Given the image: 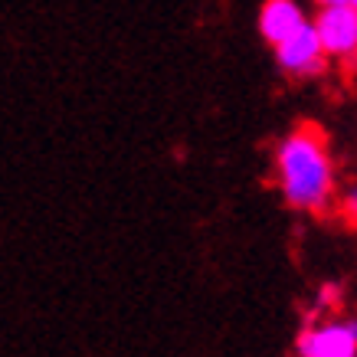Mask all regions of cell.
Instances as JSON below:
<instances>
[{
    "instance_id": "6da1fadb",
    "label": "cell",
    "mask_w": 357,
    "mask_h": 357,
    "mask_svg": "<svg viewBox=\"0 0 357 357\" xmlns=\"http://www.w3.org/2000/svg\"><path fill=\"white\" fill-rule=\"evenodd\" d=\"M275 167H279L282 194L295 210H314V213L325 210L335 190V171H331L325 135L314 125H302L282 141Z\"/></svg>"
},
{
    "instance_id": "7a4b0ae2",
    "label": "cell",
    "mask_w": 357,
    "mask_h": 357,
    "mask_svg": "<svg viewBox=\"0 0 357 357\" xmlns=\"http://www.w3.org/2000/svg\"><path fill=\"white\" fill-rule=\"evenodd\" d=\"M275 59L292 76H318L325 69V46L318 40L314 23L302 20L289 36L275 43Z\"/></svg>"
},
{
    "instance_id": "3957f363",
    "label": "cell",
    "mask_w": 357,
    "mask_h": 357,
    "mask_svg": "<svg viewBox=\"0 0 357 357\" xmlns=\"http://www.w3.org/2000/svg\"><path fill=\"white\" fill-rule=\"evenodd\" d=\"M314 30L325 46V56H337L351 66L357 63V7H347V3L321 7Z\"/></svg>"
},
{
    "instance_id": "277c9868",
    "label": "cell",
    "mask_w": 357,
    "mask_h": 357,
    "mask_svg": "<svg viewBox=\"0 0 357 357\" xmlns=\"http://www.w3.org/2000/svg\"><path fill=\"white\" fill-rule=\"evenodd\" d=\"M298 354L305 357H354L357 321H335L325 328H305L298 335Z\"/></svg>"
},
{
    "instance_id": "5b68a950",
    "label": "cell",
    "mask_w": 357,
    "mask_h": 357,
    "mask_svg": "<svg viewBox=\"0 0 357 357\" xmlns=\"http://www.w3.org/2000/svg\"><path fill=\"white\" fill-rule=\"evenodd\" d=\"M302 20L305 13L295 0H266L259 13V33L266 36V43L275 46L282 36H289Z\"/></svg>"
},
{
    "instance_id": "8992f818",
    "label": "cell",
    "mask_w": 357,
    "mask_h": 357,
    "mask_svg": "<svg viewBox=\"0 0 357 357\" xmlns=\"http://www.w3.org/2000/svg\"><path fill=\"white\" fill-rule=\"evenodd\" d=\"M344 217L351 220V223H357V187L347 190V197H344Z\"/></svg>"
},
{
    "instance_id": "52a82bcc",
    "label": "cell",
    "mask_w": 357,
    "mask_h": 357,
    "mask_svg": "<svg viewBox=\"0 0 357 357\" xmlns=\"http://www.w3.org/2000/svg\"><path fill=\"white\" fill-rule=\"evenodd\" d=\"M337 285H325V289H321V305H337Z\"/></svg>"
},
{
    "instance_id": "ba28073f",
    "label": "cell",
    "mask_w": 357,
    "mask_h": 357,
    "mask_svg": "<svg viewBox=\"0 0 357 357\" xmlns=\"http://www.w3.org/2000/svg\"><path fill=\"white\" fill-rule=\"evenodd\" d=\"M318 3H321V7H331V3H347V7H351V0H318Z\"/></svg>"
},
{
    "instance_id": "9c48e42d",
    "label": "cell",
    "mask_w": 357,
    "mask_h": 357,
    "mask_svg": "<svg viewBox=\"0 0 357 357\" xmlns=\"http://www.w3.org/2000/svg\"><path fill=\"white\" fill-rule=\"evenodd\" d=\"M351 7H357V0H351Z\"/></svg>"
}]
</instances>
